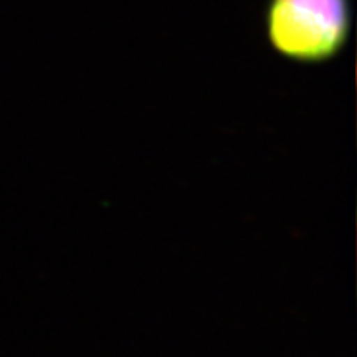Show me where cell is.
I'll list each match as a JSON object with an SVG mask.
<instances>
[{"mask_svg":"<svg viewBox=\"0 0 357 357\" xmlns=\"http://www.w3.org/2000/svg\"><path fill=\"white\" fill-rule=\"evenodd\" d=\"M352 0H266L263 26L281 56L300 63L333 60L349 42Z\"/></svg>","mask_w":357,"mask_h":357,"instance_id":"6da1fadb","label":"cell"}]
</instances>
